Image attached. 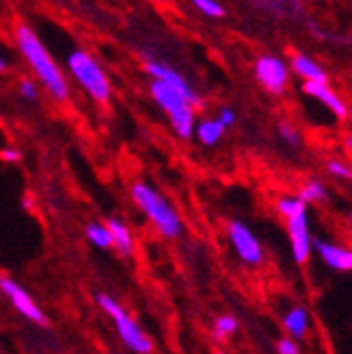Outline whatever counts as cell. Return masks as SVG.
Returning <instances> with one entry per match:
<instances>
[{"label":"cell","mask_w":352,"mask_h":354,"mask_svg":"<svg viewBox=\"0 0 352 354\" xmlns=\"http://www.w3.org/2000/svg\"><path fill=\"white\" fill-rule=\"evenodd\" d=\"M13 40H15V47L21 53L24 62L28 64V68L40 82V86L45 88L57 104L70 102L72 93H70L68 78H66L64 70L57 66V62L53 59V55L49 53V49L45 47V42H42L40 36L34 32V28L28 26L26 21H15Z\"/></svg>","instance_id":"cell-1"},{"label":"cell","mask_w":352,"mask_h":354,"mask_svg":"<svg viewBox=\"0 0 352 354\" xmlns=\"http://www.w3.org/2000/svg\"><path fill=\"white\" fill-rule=\"evenodd\" d=\"M131 201L146 215V219L154 226V230L169 241H178L184 234V219L152 184L133 182L129 188Z\"/></svg>","instance_id":"cell-2"},{"label":"cell","mask_w":352,"mask_h":354,"mask_svg":"<svg viewBox=\"0 0 352 354\" xmlns=\"http://www.w3.org/2000/svg\"><path fill=\"white\" fill-rule=\"evenodd\" d=\"M277 211L285 219L293 261L306 263L315 249V239L311 234V219H308V205L299 196L285 194L277 201Z\"/></svg>","instance_id":"cell-3"},{"label":"cell","mask_w":352,"mask_h":354,"mask_svg":"<svg viewBox=\"0 0 352 354\" xmlns=\"http://www.w3.org/2000/svg\"><path fill=\"white\" fill-rule=\"evenodd\" d=\"M66 68L74 82L82 88V91L89 95L95 104L104 106L112 100V82L102 68V64L84 49H74L68 59Z\"/></svg>","instance_id":"cell-4"},{"label":"cell","mask_w":352,"mask_h":354,"mask_svg":"<svg viewBox=\"0 0 352 354\" xmlns=\"http://www.w3.org/2000/svg\"><path fill=\"white\" fill-rule=\"evenodd\" d=\"M98 306L106 313V317L112 321L122 346L133 354H152L154 342L152 337L140 327V323L129 315V310L110 293H98L95 295Z\"/></svg>","instance_id":"cell-5"},{"label":"cell","mask_w":352,"mask_h":354,"mask_svg":"<svg viewBox=\"0 0 352 354\" xmlns=\"http://www.w3.org/2000/svg\"><path fill=\"white\" fill-rule=\"evenodd\" d=\"M150 97L154 104L163 110V114L169 118L173 131L178 133L182 140H190L194 136V124H196V108L173 86L150 80Z\"/></svg>","instance_id":"cell-6"},{"label":"cell","mask_w":352,"mask_h":354,"mask_svg":"<svg viewBox=\"0 0 352 354\" xmlns=\"http://www.w3.org/2000/svg\"><path fill=\"white\" fill-rule=\"evenodd\" d=\"M226 232H228V241H230L237 257L243 263L251 266V268H259L263 259H266V253H263V247H261L259 239L253 234V230L239 219H230Z\"/></svg>","instance_id":"cell-7"},{"label":"cell","mask_w":352,"mask_h":354,"mask_svg":"<svg viewBox=\"0 0 352 354\" xmlns=\"http://www.w3.org/2000/svg\"><path fill=\"white\" fill-rule=\"evenodd\" d=\"M253 74H255L257 82L266 88L268 93L281 95L289 86L291 68L287 66L285 59H281L277 55H259L253 64Z\"/></svg>","instance_id":"cell-8"},{"label":"cell","mask_w":352,"mask_h":354,"mask_svg":"<svg viewBox=\"0 0 352 354\" xmlns=\"http://www.w3.org/2000/svg\"><path fill=\"white\" fill-rule=\"evenodd\" d=\"M0 291L3 295L11 301V306L17 310V313L28 319L30 323L38 325V327H49V317L42 313V308L38 306V301L11 277H0Z\"/></svg>","instance_id":"cell-9"},{"label":"cell","mask_w":352,"mask_h":354,"mask_svg":"<svg viewBox=\"0 0 352 354\" xmlns=\"http://www.w3.org/2000/svg\"><path fill=\"white\" fill-rule=\"evenodd\" d=\"M144 70L148 72V76L152 78V80H160V82H165V84H169V86H173L175 91H180L194 108H198L201 106V95L194 91V86L175 70V68H171L169 64H165V62H158V59H146V64H144Z\"/></svg>","instance_id":"cell-10"},{"label":"cell","mask_w":352,"mask_h":354,"mask_svg":"<svg viewBox=\"0 0 352 354\" xmlns=\"http://www.w3.org/2000/svg\"><path fill=\"white\" fill-rule=\"evenodd\" d=\"M304 93L308 97H313L315 102H319L325 110H329L337 120H346L348 118V104L333 91V86L329 82H315V80H306L302 84Z\"/></svg>","instance_id":"cell-11"},{"label":"cell","mask_w":352,"mask_h":354,"mask_svg":"<svg viewBox=\"0 0 352 354\" xmlns=\"http://www.w3.org/2000/svg\"><path fill=\"white\" fill-rule=\"evenodd\" d=\"M315 249L331 270H337V272L352 270V249L350 247L329 243V241H315Z\"/></svg>","instance_id":"cell-12"},{"label":"cell","mask_w":352,"mask_h":354,"mask_svg":"<svg viewBox=\"0 0 352 354\" xmlns=\"http://www.w3.org/2000/svg\"><path fill=\"white\" fill-rule=\"evenodd\" d=\"M108 228L112 234V249L120 255V257H131L136 253V239L131 228L124 224L120 217H110L108 221Z\"/></svg>","instance_id":"cell-13"},{"label":"cell","mask_w":352,"mask_h":354,"mask_svg":"<svg viewBox=\"0 0 352 354\" xmlns=\"http://www.w3.org/2000/svg\"><path fill=\"white\" fill-rule=\"evenodd\" d=\"M289 68L291 72H295L304 82L306 80H315V82H329V76L325 72V68L315 62L313 57H308L304 53H293L289 59Z\"/></svg>","instance_id":"cell-14"},{"label":"cell","mask_w":352,"mask_h":354,"mask_svg":"<svg viewBox=\"0 0 352 354\" xmlns=\"http://www.w3.org/2000/svg\"><path fill=\"white\" fill-rule=\"evenodd\" d=\"M224 136H226V127L217 118H203V120H196L192 138H196L201 146L211 148V146H217L219 142H222Z\"/></svg>","instance_id":"cell-15"},{"label":"cell","mask_w":352,"mask_h":354,"mask_svg":"<svg viewBox=\"0 0 352 354\" xmlns=\"http://www.w3.org/2000/svg\"><path fill=\"white\" fill-rule=\"evenodd\" d=\"M283 327L293 339H302L311 329V313L306 306H293L283 317Z\"/></svg>","instance_id":"cell-16"},{"label":"cell","mask_w":352,"mask_h":354,"mask_svg":"<svg viewBox=\"0 0 352 354\" xmlns=\"http://www.w3.org/2000/svg\"><path fill=\"white\" fill-rule=\"evenodd\" d=\"M84 236L93 247L98 249H112V234L108 224H100V221H93L84 228Z\"/></svg>","instance_id":"cell-17"},{"label":"cell","mask_w":352,"mask_h":354,"mask_svg":"<svg viewBox=\"0 0 352 354\" xmlns=\"http://www.w3.org/2000/svg\"><path fill=\"white\" fill-rule=\"evenodd\" d=\"M306 205H315V203H323L327 198V186L321 180H311L306 182L297 194Z\"/></svg>","instance_id":"cell-18"},{"label":"cell","mask_w":352,"mask_h":354,"mask_svg":"<svg viewBox=\"0 0 352 354\" xmlns=\"http://www.w3.org/2000/svg\"><path fill=\"white\" fill-rule=\"evenodd\" d=\"M239 329V321L232 315H222L217 317L213 323V339L215 342H226L230 335H234Z\"/></svg>","instance_id":"cell-19"},{"label":"cell","mask_w":352,"mask_h":354,"mask_svg":"<svg viewBox=\"0 0 352 354\" xmlns=\"http://www.w3.org/2000/svg\"><path fill=\"white\" fill-rule=\"evenodd\" d=\"M192 5L198 13H203L209 19H222L226 15V9L219 0H192Z\"/></svg>","instance_id":"cell-20"},{"label":"cell","mask_w":352,"mask_h":354,"mask_svg":"<svg viewBox=\"0 0 352 354\" xmlns=\"http://www.w3.org/2000/svg\"><path fill=\"white\" fill-rule=\"evenodd\" d=\"M327 173L329 175H333V177H337V180H352V165H348V162H344L342 158H331V160H327Z\"/></svg>","instance_id":"cell-21"},{"label":"cell","mask_w":352,"mask_h":354,"mask_svg":"<svg viewBox=\"0 0 352 354\" xmlns=\"http://www.w3.org/2000/svg\"><path fill=\"white\" fill-rule=\"evenodd\" d=\"M17 91H19V97L26 100V102H38L40 97V88L34 80L30 78H21L19 80V86H17Z\"/></svg>","instance_id":"cell-22"},{"label":"cell","mask_w":352,"mask_h":354,"mask_svg":"<svg viewBox=\"0 0 352 354\" xmlns=\"http://www.w3.org/2000/svg\"><path fill=\"white\" fill-rule=\"evenodd\" d=\"M279 136L287 146H299V131L291 122H281L279 124Z\"/></svg>","instance_id":"cell-23"},{"label":"cell","mask_w":352,"mask_h":354,"mask_svg":"<svg viewBox=\"0 0 352 354\" xmlns=\"http://www.w3.org/2000/svg\"><path fill=\"white\" fill-rule=\"evenodd\" d=\"M219 122H222L226 129H230L234 122H237V112L232 110V108H228V106H224V108H219L217 110V116H215Z\"/></svg>","instance_id":"cell-24"},{"label":"cell","mask_w":352,"mask_h":354,"mask_svg":"<svg viewBox=\"0 0 352 354\" xmlns=\"http://www.w3.org/2000/svg\"><path fill=\"white\" fill-rule=\"evenodd\" d=\"M277 352L279 354H299V346L295 344V339L293 337H283V339H279V344H277Z\"/></svg>","instance_id":"cell-25"},{"label":"cell","mask_w":352,"mask_h":354,"mask_svg":"<svg viewBox=\"0 0 352 354\" xmlns=\"http://www.w3.org/2000/svg\"><path fill=\"white\" fill-rule=\"evenodd\" d=\"M0 160H3V162H9V165L19 162V160H21V152H19L17 148H11V146L0 148Z\"/></svg>","instance_id":"cell-26"},{"label":"cell","mask_w":352,"mask_h":354,"mask_svg":"<svg viewBox=\"0 0 352 354\" xmlns=\"http://www.w3.org/2000/svg\"><path fill=\"white\" fill-rule=\"evenodd\" d=\"M11 70V62L7 59V55L0 51V74H7Z\"/></svg>","instance_id":"cell-27"},{"label":"cell","mask_w":352,"mask_h":354,"mask_svg":"<svg viewBox=\"0 0 352 354\" xmlns=\"http://www.w3.org/2000/svg\"><path fill=\"white\" fill-rule=\"evenodd\" d=\"M344 148H346V152L352 156V133H348V136H346V140H344Z\"/></svg>","instance_id":"cell-28"},{"label":"cell","mask_w":352,"mask_h":354,"mask_svg":"<svg viewBox=\"0 0 352 354\" xmlns=\"http://www.w3.org/2000/svg\"><path fill=\"white\" fill-rule=\"evenodd\" d=\"M150 3H156V5H167L169 0H150Z\"/></svg>","instance_id":"cell-29"},{"label":"cell","mask_w":352,"mask_h":354,"mask_svg":"<svg viewBox=\"0 0 352 354\" xmlns=\"http://www.w3.org/2000/svg\"><path fill=\"white\" fill-rule=\"evenodd\" d=\"M348 224H350V228H352V215L348 217Z\"/></svg>","instance_id":"cell-30"}]
</instances>
